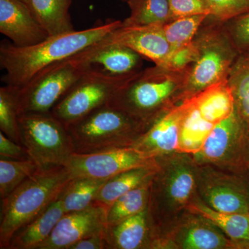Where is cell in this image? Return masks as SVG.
Here are the masks:
<instances>
[{
  "instance_id": "cell-2",
  "label": "cell",
  "mask_w": 249,
  "mask_h": 249,
  "mask_svg": "<svg viewBox=\"0 0 249 249\" xmlns=\"http://www.w3.org/2000/svg\"><path fill=\"white\" fill-rule=\"evenodd\" d=\"M71 178L65 166L39 168L1 199L0 249H9L15 234L57 200Z\"/></svg>"
},
{
  "instance_id": "cell-35",
  "label": "cell",
  "mask_w": 249,
  "mask_h": 249,
  "mask_svg": "<svg viewBox=\"0 0 249 249\" xmlns=\"http://www.w3.org/2000/svg\"><path fill=\"white\" fill-rule=\"evenodd\" d=\"M196 54L197 47L193 39L189 43L171 50L164 63L160 66L175 71H184L196 60Z\"/></svg>"
},
{
  "instance_id": "cell-32",
  "label": "cell",
  "mask_w": 249,
  "mask_h": 249,
  "mask_svg": "<svg viewBox=\"0 0 249 249\" xmlns=\"http://www.w3.org/2000/svg\"><path fill=\"white\" fill-rule=\"evenodd\" d=\"M230 246L229 241L222 233L209 226H193L188 229L182 240V247L186 249H219Z\"/></svg>"
},
{
  "instance_id": "cell-16",
  "label": "cell",
  "mask_w": 249,
  "mask_h": 249,
  "mask_svg": "<svg viewBox=\"0 0 249 249\" xmlns=\"http://www.w3.org/2000/svg\"><path fill=\"white\" fill-rule=\"evenodd\" d=\"M249 178L211 180L201 183V194L208 206L227 213L249 214Z\"/></svg>"
},
{
  "instance_id": "cell-34",
  "label": "cell",
  "mask_w": 249,
  "mask_h": 249,
  "mask_svg": "<svg viewBox=\"0 0 249 249\" xmlns=\"http://www.w3.org/2000/svg\"><path fill=\"white\" fill-rule=\"evenodd\" d=\"M229 35L240 53L249 52V11L225 22Z\"/></svg>"
},
{
  "instance_id": "cell-27",
  "label": "cell",
  "mask_w": 249,
  "mask_h": 249,
  "mask_svg": "<svg viewBox=\"0 0 249 249\" xmlns=\"http://www.w3.org/2000/svg\"><path fill=\"white\" fill-rule=\"evenodd\" d=\"M235 109L249 127V52L240 54L227 77Z\"/></svg>"
},
{
  "instance_id": "cell-17",
  "label": "cell",
  "mask_w": 249,
  "mask_h": 249,
  "mask_svg": "<svg viewBox=\"0 0 249 249\" xmlns=\"http://www.w3.org/2000/svg\"><path fill=\"white\" fill-rule=\"evenodd\" d=\"M65 214L60 199L53 201L42 213L15 234L8 249H37L50 236Z\"/></svg>"
},
{
  "instance_id": "cell-20",
  "label": "cell",
  "mask_w": 249,
  "mask_h": 249,
  "mask_svg": "<svg viewBox=\"0 0 249 249\" xmlns=\"http://www.w3.org/2000/svg\"><path fill=\"white\" fill-rule=\"evenodd\" d=\"M159 170V165L141 167L123 172L104 183L95 198V202L109 208L127 192L151 182Z\"/></svg>"
},
{
  "instance_id": "cell-30",
  "label": "cell",
  "mask_w": 249,
  "mask_h": 249,
  "mask_svg": "<svg viewBox=\"0 0 249 249\" xmlns=\"http://www.w3.org/2000/svg\"><path fill=\"white\" fill-rule=\"evenodd\" d=\"M39 166L34 160L0 159V196L4 199L25 180L36 173Z\"/></svg>"
},
{
  "instance_id": "cell-37",
  "label": "cell",
  "mask_w": 249,
  "mask_h": 249,
  "mask_svg": "<svg viewBox=\"0 0 249 249\" xmlns=\"http://www.w3.org/2000/svg\"><path fill=\"white\" fill-rule=\"evenodd\" d=\"M0 157L14 160H31L27 148L0 132Z\"/></svg>"
},
{
  "instance_id": "cell-24",
  "label": "cell",
  "mask_w": 249,
  "mask_h": 249,
  "mask_svg": "<svg viewBox=\"0 0 249 249\" xmlns=\"http://www.w3.org/2000/svg\"><path fill=\"white\" fill-rule=\"evenodd\" d=\"M108 179L109 178H72L58 197L65 213L89 207L94 202L98 191Z\"/></svg>"
},
{
  "instance_id": "cell-14",
  "label": "cell",
  "mask_w": 249,
  "mask_h": 249,
  "mask_svg": "<svg viewBox=\"0 0 249 249\" xmlns=\"http://www.w3.org/2000/svg\"><path fill=\"white\" fill-rule=\"evenodd\" d=\"M186 103L165 111L147 125L133 146L157 159L178 151V136Z\"/></svg>"
},
{
  "instance_id": "cell-7",
  "label": "cell",
  "mask_w": 249,
  "mask_h": 249,
  "mask_svg": "<svg viewBox=\"0 0 249 249\" xmlns=\"http://www.w3.org/2000/svg\"><path fill=\"white\" fill-rule=\"evenodd\" d=\"M138 72L114 76L91 66L51 113L67 127L109 104Z\"/></svg>"
},
{
  "instance_id": "cell-25",
  "label": "cell",
  "mask_w": 249,
  "mask_h": 249,
  "mask_svg": "<svg viewBox=\"0 0 249 249\" xmlns=\"http://www.w3.org/2000/svg\"><path fill=\"white\" fill-rule=\"evenodd\" d=\"M130 16L123 26L163 25L171 21L169 0H128Z\"/></svg>"
},
{
  "instance_id": "cell-3",
  "label": "cell",
  "mask_w": 249,
  "mask_h": 249,
  "mask_svg": "<svg viewBox=\"0 0 249 249\" xmlns=\"http://www.w3.org/2000/svg\"><path fill=\"white\" fill-rule=\"evenodd\" d=\"M188 69L175 71L155 65L141 70L109 103L147 126L165 111L174 96L182 97Z\"/></svg>"
},
{
  "instance_id": "cell-11",
  "label": "cell",
  "mask_w": 249,
  "mask_h": 249,
  "mask_svg": "<svg viewBox=\"0 0 249 249\" xmlns=\"http://www.w3.org/2000/svg\"><path fill=\"white\" fill-rule=\"evenodd\" d=\"M107 209L94 201L87 209L66 213L37 249H69L86 237L103 235L108 227Z\"/></svg>"
},
{
  "instance_id": "cell-12",
  "label": "cell",
  "mask_w": 249,
  "mask_h": 249,
  "mask_svg": "<svg viewBox=\"0 0 249 249\" xmlns=\"http://www.w3.org/2000/svg\"><path fill=\"white\" fill-rule=\"evenodd\" d=\"M103 45L116 44L125 46L155 62L164 63L171 52L162 25L121 26L98 41Z\"/></svg>"
},
{
  "instance_id": "cell-10",
  "label": "cell",
  "mask_w": 249,
  "mask_h": 249,
  "mask_svg": "<svg viewBox=\"0 0 249 249\" xmlns=\"http://www.w3.org/2000/svg\"><path fill=\"white\" fill-rule=\"evenodd\" d=\"M249 127L236 109L214 126L201 150L194 155L199 163H231L242 167Z\"/></svg>"
},
{
  "instance_id": "cell-9",
  "label": "cell",
  "mask_w": 249,
  "mask_h": 249,
  "mask_svg": "<svg viewBox=\"0 0 249 249\" xmlns=\"http://www.w3.org/2000/svg\"><path fill=\"white\" fill-rule=\"evenodd\" d=\"M157 160L137 147L130 146L96 153H74L65 167L72 178L106 179L134 168L157 165Z\"/></svg>"
},
{
  "instance_id": "cell-4",
  "label": "cell",
  "mask_w": 249,
  "mask_h": 249,
  "mask_svg": "<svg viewBox=\"0 0 249 249\" xmlns=\"http://www.w3.org/2000/svg\"><path fill=\"white\" fill-rule=\"evenodd\" d=\"M146 128L125 111L109 104L67 126L77 154L133 146Z\"/></svg>"
},
{
  "instance_id": "cell-33",
  "label": "cell",
  "mask_w": 249,
  "mask_h": 249,
  "mask_svg": "<svg viewBox=\"0 0 249 249\" xmlns=\"http://www.w3.org/2000/svg\"><path fill=\"white\" fill-rule=\"evenodd\" d=\"M212 11L210 17L227 22L249 11V0H206Z\"/></svg>"
},
{
  "instance_id": "cell-31",
  "label": "cell",
  "mask_w": 249,
  "mask_h": 249,
  "mask_svg": "<svg viewBox=\"0 0 249 249\" xmlns=\"http://www.w3.org/2000/svg\"><path fill=\"white\" fill-rule=\"evenodd\" d=\"M208 17L207 15H197L178 18L162 25L171 50L192 42Z\"/></svg>"
},
{
  "instance_id": "cell-22",
  "label": "cell",
  "mask_w": 249,
  "mask_h": 249,
  "mask_svg": "<svg viewBox=\"0 0 249 249\" xmlns=\"http://www.w3.org/2000/svg\"><path fill=\"white\" fill-rule=\"evenodd\" d=\"M184 101L186 108L180 127L178 151L196 155L201 150L214 125L203 118L191 98Z\"/></svg>"
},
{
  "instance_id": "cell-28",
  "label": "cell",
  "mask_w": 249,
  "mask_h": 249,
  "mask_svg": "<svg viewBox=\"0 0 249 249\" xmlns=\"http://www.w3.org/2000/svg\"><path fill=\"white\" fill-rule=\"evenodd\" d=\"M196 178L190 165L180 163L168 172L164 182V195L177 207L186 205L194 191Z\"/></svg>"
},
{
  "instance_id": "cell-18",
  "label": "cell",
  "mask_w": 249,
  "mask_h": 249,
  "mask_svg": "<svg viewBox=\"0 0 249 249\" xmlns=\"http://www.w3.org/2000/svg\"><path fill=\"white\" fill-rule=\"evenodd\" d=\"M190 98L203 118L214 125L227 119L235 109V99L227 78Z\"/></svg>"
},
{
  "instance_id": "cell-5",
  "label": "cell",
  "mask_w": 249,
  "mask_h": 249,
  "mask_svg": "<svg viewBox=\"0 0 249 249\" xmlns=\"http://www.w3.org/2000/svg\"><path fill=\"white\" fill-rule=\"evenodd\" d=\"M194 41L197 47L196 60L188 69L183 101L227 78L239 55L225 22L208 17Z\"/></svg>"
},
{
  "instance_id": "cell-38",
  "label": "cell",
  "mask_w": 249,
  "mask_h": 249,
  "mask_svg": "<svg viewBox=\"0 0 249 249\" xmlns=\"http://www.w3.org/2000/svg\"><path fill=\"white\" fill-rule=\"evenodd\" d=\"M108 249L104 234L91 236L73 244L69 249Z\"/></svg>"
},
{
  "instance_id": "cell-40",
  "label": "cell",
  "mask_w": 249,
  "mask_h": 249,
  "mask_svg": "<svg viewBox=\"0 0 249 249\" xmlns=\"http://www.w3.org/2000/svg\"><path fill=\"white\" fill-rule=\"evenodd\" d=\"M20 1H24V2H25L26 4H27L28 1H29V0H20Z\"/></svg>"
},
{
  "instance_id": "cell-23",
  "label": "cell",
  "mask_w": 249,
  "mask_h": 249,
  "mask_svg": "<svg viewBox=\"0 0 249 249\" xmlns=\"http://www.w3.org/2000/svg\"><path fill=\"white\" fill-rule=\"evenodd\" d=\"M189 209L217 226L240 247L249 248V214L220 212L200 202L190 204Z\"/></svg>"
},
{
  "instance_id": "cell-15",
  "label": "cell",
  "mask_w": 249,
  "mask_h": 249,
  "mask_svg": "<svg viewBox=\"0 0 249 249\" xmlns=\"http://www.w3.org/2000/svg\"><path fill=\"white\" fill-rule=\"evenodd\" d=\"M72 57L114 76L141 71L142 64V55L132 49L116 44L103 45L98 41Z\"/></svg>"
},
{
  "instance_id": "cell-39",
  "label": "cell",
  "mask_w": 249,
  "mask_h": 249,
  "mask_svg": "<svg viewBox=\"0 0 249 249\" xmlns=\"http://www.w3.org/2000/svg\"><path fill=\"white\" fill-rule=\"evenodd\" d=\"M242 168H243V169H245L246 171H247L249 175V137L248 141H247L245 156H244L243 165H242Z\"/></svg>"
},
{
  "instance_id": "cell-21",
  "label": "cell",
  "mask_w": 249,
  "mask_h": 249,
  "mask_svg": "<svg viewBox=\"0 0 249 249\" xmlns=\"http://www.w3.org/2000/svg\"><path fill=\"white\" fill-rule=\"evenodd\" d=\"M71 0H29L33 14L49 36L74 30L70 14Z\"/></svg>"
},
{
  "instance_id": "cell-29",
  "label": "cell",
  "mask_w": 249,
  "mask_h": 249,
  "mask_svg": "<svg viewBox=\"0 0 249 249\" xmlns=\"http://www.w3.org/2000/svg\"><path fill=\"white\" fill-rule=\"evenodd\" d=\"M21 112L19 89L6 85L0 88V132L14 142L21 143L19 118Z\"/></svg>"
},
{
  "instance_id": "cell-36",
  "label": "cell",
  "mask_w": 249,
  "mask_h": 249,
  "mask_svg": "<svg viewBox=\"0 0 249 249\" xmlns=\"http://www.w3.org/2000/svg\"><path fill=\"white\" fill-rule=\"evenodd\" d=\"M172 19L197 15L212 14L206 0H169Z\"/></svg>"
},
{
  "instance_id": "cell-8",
  "label": "cell",
  "mask_w": 249,
  "mask_h": 249,
  "mask_svg": "<svg viewBox=\"0 0 249 249\" xmlns=\"http://www.w3.org/2000/svg\"><path fill=\"white\" fill-rule=\"evenodd\" d=\"M90 67L70 57L44 69L25 86L18 88L22 114L51 112Z\"/></svg>"
},
{
  "instance_id": "cell-6",
  "label": "cell",
  "mask_w": 249,
  "mask_h": 249,
  "mask_svg": "<svg viewBox=\"0 0 249 249\" xmlns=\"http://www.w3.org/2000/svg\"><path fill=\"white\" fill-rule=\"evenodd\" d=\"M21 143L39 168L65 166L75 153L67 127L51 112H26L19 118Z\"/></svg>"
},
{
  "instance_id": "cell-19",
  "label": "cell",
  "mask_w": 249,
  "mask_h": 249,
  "mask_svg": "<svg viewBox=\"0 0 249 249\" xmlns=\"http://www.w3.org/2000/svg\"><path fill=\"white\" fill-rule=\"evenodd\" d=\"M147 209L114 226L107 227L104 237L108 249L142 248L147 242L149 232Z\"/></svg>"
},
{
  "instance_id": "cell-26",
  "label": "cell",
  "mask_w": 249,
  "mask_h": 249,
  "mask_svg": "<svg viewBox=\"0 0 249 249\" xmlns=\"http://www.w3.org/2000/svg\"><path fill=\"white\" fill-rule=\"evenodd\" d=\"M150 183L151 182L127 192L118 198L108 208V227L116 225L124 219L140 213L147 209Z\"/></svg>"
},
{
  "instance_id": "cell-13",
  "label": "cell",
  "mask_w": 249,
  "mask_h": 249,
  "mask_svg": "<svg viewBox=\"0 0 249 249\" xmlns=\"http://www.w3.org/2000/svg\"><path fill=\"white\" fill-rule=\"evenodd\" d=\"M0 32L18 47L34 45L49 37L28 4L20 0H0Z\"/></svg>"
},
{
  "instance_id": "cell-41",
  "label": "cell",
  "mask_w": 249,
  "mask_h": 249,
  "mask_svg": "<svg viewBox=\"0 0 249 249\" xmlns=\"http://www.w3.org/2000/svg\"><path fill=\"white\" fill-rule=\"evenodd\" d=\"M122 1H126V2H127V1H128V0H122Z\"/></svg>"
},
{
  "instance_id": "cell-1",
  "label": "cell",
  "mask_w": 249,
  "mask_h": 249,
  "mask_svg": "<svg viewBox=\"0 0 249 249\" xmlns=\"http://www.w3.org/2000/svg\"><path fill=\"white\" fill-rule=\"evenodd\" d=\"M121 26L122 21H111L85 30L49 36L29 47L2 42L0 65L6 71L2 80L6 85L22 88L44 69L73 56Z\"/></svg>"
}]
</instances>
